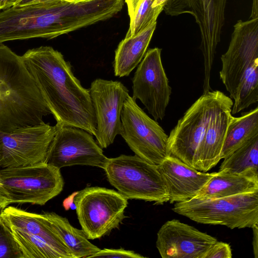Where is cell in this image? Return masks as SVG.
<instances>
[{
  "label": "cell",
  "mask_w": 258,
  "mask_h": 258,
  "mask_svg": "<svg viewBox=\"0 0 258 258\" xmlns=\"http://www.w3.org/2000/svg\"><path fill=\"white\" fill-rule=\"evenodd\" d=\"M56 121V124L96 132L89 89L74 76L70 63L51 46L28 49L21 56Z\"/></svg>",
  "instance_id": "1"
},
{
  "label": "cell",
  "mask_w": 258,
  "mask_h": 258,
  "mask_svg": "<svg viewBox=\"0 0 258 258\" xmlns=\"http://www.w3.org/2000/svg\"><path fill=\"white\" fill-rule=\"evenodd\" d=\"M50 114L22 56L0 44V136L41 124Z\"/></svg>",
  "instance_id": "2"
},
{
  "label": "cell",
  "mask_w": 258,
  "mask_h": 258,
  "mask_svg": "<svg viewBox=\"0 0 258 258\" xmlns=\"http://www.w3.org/2000/svg\"><path fill=\"white\" fill-rule=\"evenodd\" d=\"M62 0L12 7L0 11V44L34 38L52 39L66 34L73 22Z\"/></svg>",
  "instance_id": "3"
},
{
  "label": "cell",
  "mask_w": 258,
  "mask_h": 258,
  "mask_svg": "<svg viewBox=\"0 0 258 258\" xmlns=\"http://www.w3.org/2000/svg\"><path fill=\"white\" fill-rule=\"evenodd\" d=\"M60 169L46 163L0 168V194L11 204L44 205L62 190Z\"/></svg>",
  "instance_id": "4"
},
{
  "label": "cell",
  "mask_w": 258,
  "mask_h": 258,
  "mask_svg": "<svg viewBox=\"0 0 258 258\" xmlns=\"http://www.w3.org/2000/svg\"><path fill=\"white\" fill-rule=\"evenodd\" d=\"M172 210L199 223L252 228L258 224V191L213 199L193 198L175 203Z\"/></svg>",
  "instance_id": "5"
},
{
  "label": "cell",
  "mask_w": 258,
  "mask_h": 258,
  "mask_svg": "<svg viewBox=\"0 0 258 258\" xmlns=\"http://www.w3.org/2000/svg\"><path fill=\"white\" fill-rule=\"evenodd\" d=\"M103 169L110 184L127 199L153 202L157 205L169 201L158 165L136 155L109 158Z\"/></svg>",
  "instance_id": "6"
},
{
  "label": "cell",
  "mask_w": 258,
  "mask_h": 258,
  "mask_svg": "<svg viewBox=\"0 0 258 258\" xmlns=\"http://www.w3.org/2000/svg\"><path fill=\"white\" fill-rule=\"evenodd\" d=\"M127 200L118 191L98 186L87 187L75 192L73 202L88 239L100 238L118 228L125 218Z\"/></svg>",
  "instance_id": "7"
},
{
  "label": "cell",
  "mask_w": 258,
  "mask_h": 258,
  "mask_svg": "<svg viewBox=\"0 0 258 258\" xmlns=\"http://www.w3.org/2000/svg\"><path fill=\"white\" fill-rule=\"evenodd\" d=\"M120 119V135L135 155L156 165L168 156V136L130 95L124 103Z\"/></svg>",
  "instance_id": "8"
},
{
  "label": "cell",
  "mask_w": 258,
  "mask_h": 258,
  "mask_svg": "<svg viewBox=\"0 0 258 258\" xmlns=\"http://www.w3.org/2000/svg\"><path fill=\"white\" fill-rule=\"evenodd\" d=\"M224 93H203L179 119L168 138V155L194 168L198 149L208 122Z\"/></svg>",
  "instance_id": "9"
},
{
  "label": "cell",
  "mask_w": 258,
  "mask_h": 258,
  "mask_svg": "<svg viewBox=\"0 0 258 258\" xmlns=\"http://www.w3.org/2000/svg\"><path fill=\"white\" fill-rule=\"evenodd\" d=\"M227 0H168L164 11L176 16L191 14L199 25L201 38L200 49L204 57V78L209 79L225 22Z\"/></svg>",
  "instance_id": "10"
},
{
  "label": "cell",
  "mask_w": 258,
  "mask_h": 258,
  "mask_svg": "<svg viewBox=\"0 0 258 258\" xmlns=\"http://www.w3.org/2000/svg\"><path fill=\"white\" fill-rule=\"evenodd\" d=\"M57 130L44 122L0 136V168H16L46 162Z\"/></svg>",
  "instance_id": "11"
},
{
  "label": "cell",
  "mask_w": 258,
  "mask_h": 258,
  "mask_svg": "<svg viewBox=\"0 0 258 258\" xmlns=\"http://www.w3.org/2000/svg\"><path fill=\"white\" fill-rule=\"evenodd\" d=\"M161 53L159 48L149 49L132 79V97L139 99L156 121L165 116L171 94Z\"/></svg>",
  "instance_id": "12"
},
{
  "label": "cell",
  "mask_w": 258,
  "mask_h": 258,
  "mask_svg": "<svg viewBox=\"0 0 258 258\" xmlns=\"http://www.w3.org/2000/svg\"><path fill=\"white\" fill-rule=\"evenodd\" d=\"M55 125L57 130L48 149L46 163L59 169L74 165L104 169L109 158L93 135L80 128Z\"/></svg>",
  "instance_id": "13"
},
{
  "label": "cell",
  "mask_w": 258,
  "mask_h": 258,
  "mask_svg": "<svg viewBox=\"0 0 258 258\" xmlns=\"http://www.w3.org/2000/svg\"><path fill=\"white\" fill-rule=\"evenodd\" d=\"M96 121L95 137L102 148L111 145L121 128V113L129 95L120 82L96 79L89 89Z\"/></svg>",
  "instance_id": "14"
},
{
  "label": "cell",
  "mask_w": 258,
  "mask_h": 258,
  "mask_svg": "<svg viewBox=\"0 0 258 258\" xmlns=\"http://www.w3.org/2000/svg\"><path fill=\"white\" fill-rule=\"evenodd\" d=\"M257 59L258 18L240 20L234 26L227 51L221 57L220 78L231 99L247 69Z\"/></svg>",
  "instance_id": "15"
},
{
  "label": "cell",
  "mask_w": 258,
  "mask_h": 258,
  "mask_svg": "<svg viewBox=\"0 0 258 258\" xmlns=\"http://www.w3.org/2000/svg\"><path fill=\"white\" fill-rule=\"evenodd\" d=\"M217 241L193 226L172 219L159 229L156 246L162 258H202Z\"/></svg>",
  "instance_id": "16"
},
{
  "label": "cell",
  "mask_w": 258,
  "mask_h": 258,
  "mask_svg": "<svg viewBox=\"0 0 258 258\" xmlns=\"http://www.w3.org/2000/svg\"><path fill=\"white\" fill-rule=\"evenodd\" d=\"M232 99L223 94L208 122L194 163V168L207 172L220 161L222 149L232 118Z\"/></svg>",
  "instance_id": "17"
},
{
  "label": "cell",
  "mask_w": 258,
  "mask_h": 258,
  "mask_svg": "<svg viewBox=\"0 0 258 258\" xmlns=\"http://www.w3.org/2000/svg\"><path fill=\"white\" fill-rule=\"evenodd\" d=\"M158 167L167 190L168 202L171 204L195 198L216 172L198 170L169 155Z\"/></svg>",
  "instance_id": "18"
},
{
  "label": "cell",
  "mask_w": 258,
  "mask_h": 258,
  "mask_svg": "<svg viewBox=\"0 0 258 258\" xmlns=\"http://www.w3.org/2000/svg\"><path fill=\"white\" fill-rule=\"evenodd\" d=\"M2 223L7 226L38 236L59 251L64 258L73 256L59 238L52 230L43 214L26 211L12 206H7L1 214Z\"/></svg>",
  "instance_id": "19"
},
{
  "label": "cell",
  "mask_w": 258,
  "mask_h": 258,
  "mask_svg": "<svg viewBox=\"0 0 258 258\" xmlns=\"http://www.w3.org/2000/svg\"><path fill=\"white\" fill-rule=\"evenodd\" d=\"M157 23L134 36L125 37L118 44L113 62L114 75L122 77L128 76L144 57Z\"/></svg>",
  "instance_id": "20"
},
{
  "label": "cell",
  "mask_w": 258,
  "mask_h": 258,
  "mask_svg": "<svg viewBox=\"0 0 258 258\" xmlns=\"http://www.w3.org/2000/svg\"><path fill=\"white\" fill-rule=\"evenodd\" d=\"M258 191V177L219 171L195 198L213 199Z\"/></svg>",
  "instance_id": "21"
},
{
  "label": "cell",
  "mask_w": 258,
  "mask_h": 258,
  "mask_svg": "<svg viewBox=\"0 0 258 258\" xmlns=\"http://www.w3.org/2000/svg\"><path fill=\"white\" fill-rule=\"evenodd\" d=\"M42 214L73 258L90 257L100 249L89 241L82 230L73 227L67 218L54 212Z\"/></svg>",
  "instance_id": "22"
},
{
  "label": "cell",
  "mask_w": 258,
  "mask_h": 258,
  "mask_svg": "<svg viewBox=\"0 0 258 258\" xmlns=\"http://www.w3.org/2000/svg\"><path fill=\"white\" fill-rule=\"evenodd\" d=\"M258 135V107L244 112L239 117L232 116L222 149L224 159L253 137Z\"/></svg>",
  "instance_id": "23"
},
{
  "label": "cell",
  "mask_w": 258,
  "mask_h": 258,
  "mask_svg": "<svg viewBox=\"0 0 258 258\" xmlns=\"http://www.w3.org/2000/svg\"><path fill=\"white\" fill-rule=\"evenodd\" d=\"M223 159L219 171L258 177V135Z\"/></svg>",
  "instance_id": "24"
},
{
  "label": "cell",
  "mask_w": 258,
  "mask_h": 258,
  "mask_svg": "<svg viewBox=\"0 0 258 258\" xmlns=\"http://www.w3.org/2000/svg\"><path fill=\"white\" fill-rule=\"evenodd\" d=\"M6 226L19 246L23 258H64L59 251L43 239L12 227Z\"/></svg>",
  "instance_id": "25"
},
{
  "label": "cell",
  "mask_w": 258,
  "mask_h": 258,
  "mask_svg": "<svg viewBox=\"0 0 258 258\" xmlns=\"http://www.w3.org/2000/svg\"><path fill=\"white\" fill-rule=\"evenodd\" d=\"M231 114H235L258 101V59L248 67L237 88Z\"/></svg>",
  "instance_id": "26"
},
{
  "label": "cell",
  "mask_w": 258,
  "mask_h": 258,
  "mask_svg": "<svg viewBox=\"0 0 258 258\" xmlns=\"http://www.w3.org/2000/svg\"><path fill=\"white\" fill-rule=\"evenodd\" d=\"M155 0H143L132 20L125 37L134 36L156 22L160 14L152 7Z\"/></svg>",
  "instance_id": "27"
},
{
  "label": "cell",
  "mask_w": 258,
  "mask_h": 258,
  "mask_svg": "<svg viewBox=\"0 0 258 258\" xmlns=\"http://www.w3.org/2000/svg\"><path fill=\"white\" fill-rule=\"evenodd\" d=\"M0 258H23L17 243L2 221L0 223Z\"/></svg>",
  "instance_id": "28"
},
{
  "label": "cell",
  "mask_w": 258,
  "mask_h": 258,
  "mask_svg": "<svg viewBox=\"0 0 258 258\" xmlns=\"http://www.w3.org/2000/svg\"><path fill=\"white\" fill-rule=\"evenodd\" d=\"M90 257L107 258H144L146 257L133 250H125L123 248L113 249L104 248L92 255Z\"/></svg>",
  "instance_id": "29"
},
{
  "label": "cell",
  "mask_w": 258,
  "mask_h": 258,
  "mask_svg": "<svg viewBox=\"0 0 258 258\" xmlns=\"http://www.w3.org/2000/svg\"><path fill=\"white\" fill-rule=\"evenodd\" d=\"M232 249L226 242L217 241L205 252L202 258H231Z\"/></svg>",
  "instance_id": "30"
},
{
  "label": "cell",
  "mask_w": 258,
  "mask_h": 258,
  "mask_svg": "<svg viewBox=\"0 0 258 258\" xmlns=\"http://www.w3.org/2000/svg\"><path fill=\"white\" fill-rule=\"evenodd\" d=\"M143 0H125L127 6L128 13L130 20L134 18L138 7Z\"/></svg>",
  "instance_id": "31"
},
{
  "label": "cell",
  "mask_w": 258,
  "mask_h": 258,
  "mask_svg": "<svg viewBox=\"0 0 258 258\" xmlns=\"http://www.w3.org/2000/svg\"><path fill=\"white\" fill-rule=\"evenodd\" d=\"M253 229V238L252 246L253 254L255 258L258 257V224L255 225L252 228Z\"/></svg>",
  "instance_id": "32"
},
{
  "label": "cell",
  "mask_w": 258,
  "mask_h": 258,
  "mask_svg": "<svg viewBox=\"0 0 258 258\" xmlns=\"http://www.w3.org/2000/svg\"><path fill=\"white\" fill-rule=\"evenodd\" d=\"M58 0H18L17 3L14 6L15 7H21L27 5L50 2ZM14 7V6H13Z\"/></svg>",
  "instance_id": "33"
},
{
  "label": "cell",
  "mask_w": 258,
  "mask_h": 258,
  "mask_svg": "<svg viewBox=\"0 0 258 258\" xmlns=\"http://www.w3.org/2000/svg\"><path fill=\"white\" fill-rule=\"evenodd\" d=\"M18 1V0H0V11L14 6Z\"/></svg>",
  "instance_id": "34"
},
{
  "label": "cell",
  "mask_w": 258,
  "mask_h": 258,
  "mask_svg": "<svg viewBox=\"0 0 258 258\" xmlns=\"http://www.w3.org/2000/svg\"><path fill=\"white\" fill-rule=\"evenodd\" d=\"M168 0H155L152 7L155 8L159 13H161L166 5Z\"/></svg>",
  "instance_id": "35"
},
{
  "label": "cell",
  "mask_w": 258,
  "mask_h": 258,
  "mask_svg": "<svg viewBox=\"0 0 258 258\" xmlns=\"http://www.w3.org/2000/svg\"><path fill=\"white\" fill-rule=\"evenodd\" d=\"M250 19L258 18V0H252Z\"/></svg>",
  "instance_id": "36"
},
{
  "label": "cell",
  "mask_w": 258,
  "mask_h": 258,
  "mask_svg": "<svg viewBox=\"0 0 258 258\" xmlns=\"http://www.w3.org/2000/svg\"><path fill=\"white\" fill-rule=\"evenodd\" d=\"M5 208V207H4L3 206L0 205V223H1V213H2V211L3 210V209Z\"/></svg>",
  "instance_id": "37"
},
{
  "label": "cell",
  "mask_w": 258,
  "mask_h": 258,
  "mask_svg": "<svg viewBox=\"0 0 258 258\" xmlns=\"http://www.w3.org/2000/svg\"><path fill=\"white\" fill-rule=\"evenodd\" d=\"M63 1H67L68 2L77 3V0H63Z\"/></svg>",
  "instance_id": "38"
},
{
  "label": "cell",
  "mask_w": 258,
  "mask_h": 258,
  "mask_svg": "<svg viewBox=\"0 0 258 258\" xmlns=\"http://www.w3.org/2000/svg\"><path fill=\"white\" fill-rule=\"evenodd\" d=\"M90 1V0H77V2H84V1Z\"/></svg>",
  "instance_id": "39"
},
{
  "label": "cell",
  "mask_w": 258,
  "mask_h": 258,
  "mask_svg": "<svg viewBox=\"0 0 258 258\" xmlns=\"http://www.w3.org/2000/svg\"><path fill=\"white\" fill-rule=\"evenodd\" d=\"M209 90H208V91H209ZM208 91H204V90H203V91H204V92Z\"/></svg>",
  "instance_id": "40"
}]
</instances>
